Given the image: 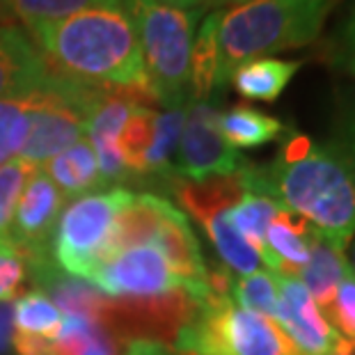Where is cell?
Masks as SVG:
<instances>
[{"label": "cell", "mask_w": 355, "mask_h": 355, "mask_svg": "<svg viewBox=\"0 0 355 355\" xmlns=\"http://www.w3.org/2000/svg\"><path fill=\"white\" fill-rule=\"evenodd\" d=\"M241 175L248 193L275 200L344 250L355 236V172L335 142L293 133L273 163H248Z\"/></svg>", "instance_id": "cell-1"}, {"label": "cell", "mask_w": 355, "mask_h": 355, "mask_svg": "<svg viewBox=\"0 0 355 355\" xmlns=\"http://www.w3.org/2000/svg\"><path fill=\"white\" fill-rule=\"evenodd\" d=\"M33 37L42 58L53 64V71L89 85L142 92L154 99L135 24L122 0L37 26Z\"/></svg>", "instance_id": "cell-2"}, {"label": "cell", "mask_w": 355, "mask_h": 355, "mask_svg": "<svg viewBox=\"0 0 355 355\" xmlns=\"http://www.w3.org/2000/svg\"><path fill=\"white\" fill-rule=\"evenodd\" d=\"M335 0H257L220 14L218 83L225 87L239 64L307 46L321 35Z\"/></svg>", "instance_id": "cell-3"}, {"label": "cell", "mask_w": 355, "mask_h": 355, "mask_svg": "<svg viewBox=\"0 0 355 355\" xmlns=\"http://www.w3.org/2000/svg\"><path fill=\"white\" fill-rule=\"evenodd\" d=\"M138 33L142 64L156 103L181 108L191 103V53L202 19L198 10H177L158 0H122Z\"/></svg>", "instance_id": "cell-4"}, {"label": "cell", "mask_w": 355, "mask_h": 355, "mask_svg": "<svg viewBox=\"0 0 355 355\" xmlns=\"http://www.w3.org/2000/svg\"><path fill=\"white\" fill-rule=\"evenodd\" d=\"M177 355H303L275 321L239 307L230 296L200 305L172 339Z\"/></svg>", "instance_id": "cell-5"}, {"label": "cell", "mask_w": 355, "mask_h": 355, "mask_svg": "<svg viewBox=\"0 0 355 355\" xmlns=\"http://www.w3.org/2000/svg\"><path fill=\"white\" fill-rule=\"evenodd\" d=\"M110 87L89 85L53 71L46 83L35 89V108L30 133L19 158L42 168L53 156L85 138L87 122Z\"/></svg>", "instance_id": "cell-6"}, {"label": "cell", "mask_w": 355, "mask_h": 355, "mask_svg": "<svg viewBox=\"0 0 355 355\" xmlns=\"http://www.w3.org/2000/svg\"><path fill=\"white\" fill-rule=\"evenodd\" d=\"M131 198L133 193L126 188H110L73 200L60 216L53 234L51 257L55 266L73 277L87 279L101 261L117 214Z\"/></svg>", "instance_id": "cell-7"}, {"label": "cell", "mask_w": 355, "mask_h": 355, "mask_svg": "<svg viewBox=\"0 0 355 355\" xmlns=\"http://www.w3.org/2000/svg\"><path fill=\"white\" fill-rule=\"evenodd\" d=\"M175 193L179 202L204 225L225 266L239 275H250L261 270L263 261L259 252L230 223V209L248 193L241 172L227 177H209L202 181L181 179L175 186Z\"/></svg>", "instance_id": "cell-8"}, {"label": "cell", "mask_w": 355, "mask_h": 355, "mask_svg": "<svg viewBox=\"0 0 355 355\" xmlns=\"http://www.w3.org/2000/svg\"><path fill=\"white\" fill-rule=\"evenodd\" d=\"M103 296L122 303H154L177 293H191L165 254L154 245H133L105 257L87 277Z\"/></svg>", "instance_id": "cell-9"}, {"label": "cell", "mask_w": 355, "mask_h": 355, "mask_svg": "<svg viewBox=\"0 0 355 355\" xmlns=\"http://www.w3.org/2000/svg\"><path fill=\"white\" fill-rule=\"evenodd\" d=\"M220 110L214 99L191 101L186 105V122L177 147L172 172L186 181L236 175L245 168V158L223 138L218 126Z\"/></svg>", "instance_id": "cell-10"}, {"label": "cell", "mask_w": 355, "mask_h": 355, "mask_svg": "<svg viewBox=\"0 0 355 355\" xmlns=\"http://www.w3.org/2000/svg\"><path fill=\"white\" fill-rule=\"evenodd\" d=\"M64 202V195L51 177L42 168H37L21 193L10 230V243L24 254L28 266L53 259V234L62 216Z\"/></svg>", "instance_id": "cell-11"}, {"label": "cell", "mask_w": 355, "mask_h": 355, "mask_svg": "<svg viewBox=\"0 0 355 355\" xmlns=\"http://www.w3.org/2000/svg\"><path fill=\"white\" fill-rule=\"evenodd\" d=\"M275 275V273H273ZM277 279V326L303 355H328L342 339L298 277Z\"/></svg>", "instance_id": "cell-12"}, {"label": "cell", "mask_w": 355, "mask_h": 355, "mask_svg": "<svg viewBox=\"0 0 355 355\" xmlns=\"http://www.w3.org/2000/svg\"><path fill=\"white\" fill-rule=\"evenodd\" d=\"M145 99L154 101L152 96L142 92H126V89H110L99 101L87 122V140L92 145L103 184L119 181L128 175L124 158L119 154V135L131 115L133 105Z\"/></svg>", "instance_id": "cell-13"}, {"label": "cell", "mask_w": 355, "mask_h": 355, "mask_svg": "<svg viewBox=\"0 0 355 355\" xmlns=\"http://www.w3.org/2000/svg\"><path fill=\"white\" fill-rule=\"evenodd\" d=\"M28 273L42 289L44 296L53 298V303L60 312H64V316H83V319L105 323L112 300H108V296H103L87 279L64 273L62 268L53 263V259L28 266Z\"/></svg>", "instance_id": "cell-14"}, {"label": "cell", "mask_w": 355, "mask_h": 355, "mask_svg": "<svg viewBox=\"0 0 355 355\" xmlns=\"http://www.w3.org/2000/svg\"><path fill=\"white\" fill-rule=\"evenodd\" d=\"M51 67L28 37L17 28H0V99L40 89Z\"/></svg>", "instance_id": "cell-15"}, {"label": "cell", "mask_w": 355, "mask_h": 355, "mask_svg": "<svg viewBox=\"0 0 355 355\" xmlns=\"http://www.w3.org/2000/svg\"><path fill=\"white\" fill-rule=\"evenodd\" d=\"M351 275V266L346 261V250L328 239L326 234L312 230L309 239V257L307 263L296 275L303 286L309 291V296L316 300L321 312L326 314L335 298L339 284Z\"/></svg>", "instance_id": "cell-16"}, {"label": "cell", "mask_w": 355, "mask_h": 355, "mask_svg": "<svg viewBox=\"0 0 355 355\" xmlns=\"http://www.w3.org/2000/svg\"><path fill=\"white\" fill-rule=\"evenodd\" d=\"M312 225L300 216L289 211H279L273 218L266 232V254L263 263L275 275L296 277L300 268L307 263L309 257V239H312Z\"/></svg>", "instance_id": "cell-17"}, {"label": "cell", "mask_w": 355, "mask_h": 355, "mask_svg": "<svg viewBox=\"0 0 355 355\" xmlns=\"http://www.w3.org/2000/svg\"><path fill=\"white\" fill-rule=\"evenodd\" d=\"M168 204V200L152 193L133 195L131 202L115 218V225H112L110 236L105 241V250L101 259L133 245H152Z\"/></svg>", "instance_id": "cell-18"}, {"label": "cell", "mask_w": 355, "mask_h": 355, "mask_svg": "<svg viewBox=\"0 0 355 355\" xmlns=\"http://www.w3.org/2000/svg\"><path fill=\"white\" fill-rule=\"evenodd\" d=\"M42 170L60 188L64 200H78L105 186L99 172V161L87 138L73 142L64 152L53 156L49 163L42 165Z\"/></svg>", "instance_id": "cell-19"}, {"label": "cell", "mask_w": 355, "mask_h": 355, "mask_svg": "<svg viewBox=\"0 0 355 355\" xmlns=\"http://www.w3.org/2000/svg\"><path fill=\"white\" fill-rule=\"evenodd\" d=\"M303 62L279 58H257L239 64L232 71L230 83L236 92L248 101L273 103L284 92L291 78L300 71Z\"/></svg>", "instance_id": "cell-20"}, {"label": "cell", "mask_w": 355, "mask_h": 355, "mask_svg": "<svg viewBox=\"0 0 355 355\" xmlns=\"http://www.w3.org/2000/svg\"><path fill=\"white\" fill-rule=\"evenodd\" d=\"M223 12H211L202 21L195 33L193 53H191V101H209L214 92L220 89L218 69H220V55H218V26H220Z\"/></svg>", "instance_id": "cell-21"}, {"label": "cell", "mask_w": 355, "mask_h": 355, "mask_svg": "<svg viewBox=\"0 0 355 355\" xmlns=\"http://www.w3.org/2000/svg\"><path fill=\"white\" fill-rule=\"evenodd\" d=\"M223 138L234 149H254L266 142L282 138L284 124L277 117L261 112L250 105H234V108L220 112L218 117Z\"/></svg>", "instance_id": "cell-22"}, {"label": "cell", "mask_w": 355, "mask_h": 355, "mask_svg": "<svg viewBox=\"0 0 355 355\" xmlns=\"http://www.w3.org/2000/svg\"><path fill=\"white\" fill-rule=\"evenodd\" d=\"M51 355H119L115 337L105 323L83 316H64Z\"/></svg>", "instance_id": "cell-23"}, {"label": "cell", "mask_w": 355, "mask_h": 355, "mask_svg": "<svg viewBox=\"0 0 355 355\" xmlns=\"http://www.w3.org/2000/svg\"><path fill=\"white\" fill-rule=\"evenodd\" d=\"M279 211H282V207H279L275 200L266 198V195H257V193H245L243 198L230 209L232 227L259 252L261 261H263V254H266V232Z\"/></svg>", "instance_id": "cell-24"}, {"label": "cell", "mask_w": 355, "mask_h": 355, "mask_svg": "<svg viewBox=\"0 0 355 355\" xmlns=\"http://www.w3.org/2000/svg\"><path fill=\"white\" fill-rule=\"evenodd\" d=\"M33 108L35 92L0 99V165L19 158L30 133Z\"/></svg>", "instance_id": "cell-25"}, {"label": "cell", "mask_w": 355, "mask_h": 355, "mask_svg": "<svg viewBox=\"0 0 355 355\" xmlns=\"http://www.w3.org/2000/svg\"><path fill=\"white\" fill-rule=\"evenodd\" d=\"M186 122V105L156 112L154 135L145 156V172H172V158L177 156L179 138Z\"/></svg>", "instance_id": "cell-26"}, {"label": "cell", "mask_w": 355, "mask_h": 355, "mask_svg": "<svg viewBox=\"0 0 355 355\" xmlns=\"http://www.w3.org/2000/svg\"><path fill=\"white\" fill-rule=\"evenodd\" d=\"M156 110L145 103H135L119 135V154L124 158L128 175H145V156L154 135Z\"/></svg>", "instance_id": "cell-27"}, {"label": "cell", "mask_w": 355, "mask_h": 355, "mask_svg": "<svg viewBox=\"0 0 355 355\" xmlns=\"http://www.w3.org/2000/svg\"><path fill=\"white\" fill-rule=\"evenodd\" d=\"M62 312L42 291H30L19 300H14V326H17V332L46 337L53 342L60 326H62Z\"/></svg>", "instance_id": "cell-28"}, {"label": "cell", "mask_w": 355, "mask_h": 355, "mask_svg": "<svg viewBox=\"0 0 355 355\" xmlns=\"http://www.w3.org/2000/svg\"><path fill=\"white\" fill-rule=\"evenodd\" d=\"M230 298L239 307L250 309L270 321L277 319V279L270 270H257V273L234 279L230 286Z\"/></svg>", "instance_id": "cell-29"}, {"label": "cell", "mask_w": 355, "mask_h": 355, "mask_svg": "<svg viewBox=\"0 0 355 355\" xmlns=\"http://www.w3.org/2000/svg\"><path fill=\"white\" fill-rule=\"evenodd\" d=\"M7 7L33 30L44 24H55L71 14H78L87 7L101 3H115V0H5Z\"/></svg>", "instance_id": "cell-30"}, {"label": "cell", "mask_w": 355, "mask_h": 355, "mask_svg": "<svg viewBox=\"0 0 355 355\" xmlns=\"http://www.w3.org/2000/svg\"><path fill=\"white\" fill-rule=\"evenodd\" d=\"M35 165H30L24 158L0 165V241H10V230L14 220V211L21 200V193L28 184V179L35 175Z\"/></svg>", "instance_id": "cell-31"}, {"label": "cell", "mask_w": 355, "mask_h": 355, "mask_svg": "<svg viewBox=\"0 0 355 355\" xmlns=\"http://www.w3.org/2000/svg\"><path fill=\"white\" fill-rule=\"evenodd\" d=\"M326 319L332 321L339 335L349 342H355V275H351L339 284V289L332 298V303L326 312Z\"/></svg>", "instance_id": "cell-32"}, {"label": "cell", "mask_w": 355, "mask_h": 355, "mask_svg": "<svg viewBox=\"0 0 355 355\" xmlns=\"http://www.w3.org/2000/svg\"><path fill=\"white\" fill-rule=\"evenodd\" d=\"M28 277V263L10 241H0V300H14Z\"/></svg>", "instance_id": "cell-33"}, {"label": "cell", "mask_w": 355, "mask_h": 355, "mask_svg": "<svg viewBox=\"0 0 355 355\" xmlns=\"http://www.w3.org/2000/svg\"><path fill=\"white\" fill-rule=\"evenodd\" d=\"M332 142L342 149V154L355 172V92L344 101V108L339 112L337 122V138Z\"/></svg>", "instance_id": "cell-34"}, {"label": "cell", "mask_w": 355, "mask_h": 355, "mask_svg": "<svg viewBox=\"0 0 355 355\" xmlns=\"http://www.w3.org/2000/svg\"><path fill=\"white\" fill-rule=\"evenodd\" d=\"M337 60L355 76V0L337 40Z\"/></svg>", "instance_id": "cell-35"}, {"label": "cell", "mask_w": 355, "mask_h": 355, "mask_svg": "<svg viewBox=\"0 0 355 355\" xmlns=\"http://www.w3.org/2000/svg\"><path fill=\"white\" fill-rule=\"evenodd\" d=\"M51 346H53V342L46 337L26 335V332H14L12 349L19 355H51Z\"/></svg>", "instance_id": "cell-36"}, {"label": "cell", "mask_w": 355, "mask_h": 355, "mask_svg": "<svg viewBox=\"0 0 355 355\" xmlns=\"http://www.w3.org/2000/svg\"><path fill=\"white\" fill-rule=\"evenodd\" d=\"M14 332V300H0V355L12 351Z\"/></svg>", "instance_id": "cell-37"}, {"label": "cell", "mask_w": 355, "mask_h": 355, "mask_svg": "<svg viewBox=\"0 0 355 355\" xmlns=\"http://www.w3.org/2000/svg\"><path fill=\"white\" fill-rule=\"evenodd\" d=\"M126 355H177L175 351H170L168 346H163L161 342H156V339H133L131 344H128V353Z\"/></svg>", "instance_id": "cell-38"}, {"label": "cell", "mask_w": 355, "mask_h": 355, "mask_svg": "<svg viewBox=\"0 0 355 355\" xmlns=\"http://www.w3.org/2000/svg\"><path fill=\"white\" fill-rule=\"evenodd\" d=\"M158 3L168 5V7H177V10H198V5H207V3H216V0H158Z\"/></svg>", "instance_id": "cell-39"}, {"label": "cell", "mask_w": 355, "mask_h": 355, "mask_svg": "<svg viewBox=\"0 0 355 355\" xmlns=\"http://www.w3.org/2000/svg\"><path fill=\"white\" fill-rule=\"evenodd\" d=\"M328 355H355V342H349V339L342 337Z\"/></svg>", "instance_id": "cell-40"}, {"label": "cell", "mask_w": 355, "mask_h": 355, "mask_svg": "<svg viewBox=\"0 0 355 355\" xmlns=\"http://www.w3.org/2000/svg\"><path fill=\"white\" fill-rule=\"evenodd\" d=\"M346 250H349V257H346V261H349V266H351L353 275H355V236L351 239V243L346 245Z\"/></svg>", "instance_id": "cell-41"}, {"label": "cell", "mask_w": 355, "mask_h": 355, "mask_svg": "<svg viewBox=\"0 0 355 355\" xmlns=\"http://www.w3.org/2000/svg\"><path fill=\"white\" fill-rule=\"evenodd\" d=\"M236 5H241V3H257V0H234Z\"/></svg>", "instance_id": "cell-42"}]
</instances>
